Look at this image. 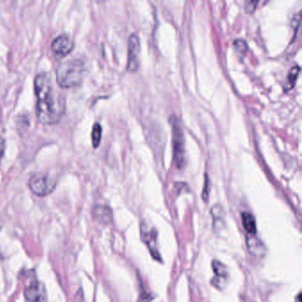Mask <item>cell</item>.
Wrapping results in <instances>:
<instances>
[{"label":"cell","mask_w":302,"mask_h":302,"mask_svg":"<svg viewBox=\"0 0 302 302\" xmlns=\"http://www.w3.org/2000/svg\"><path fill=\"white\" fill-rule=\"evenodd\" d=\"M102 136V127L98 123H95L91 130V142L94 148H97L100 144Z\"/></svg>","instance_id":"cell-13"},{"label":"cell","mask_w":302,"mask_h":302,"mask_svg":"<svg viewBox=\"0 0 302 302\" xmlns=\"http://www.w3.org/2000/svg\"><path fill=\"white\" fill-rule=\"evenodd\" d=\"M299 73V66H293V67L290 69L289 73H288V75H287V80L289 82V85H291V86H293V85L295 84L296 79L298 77Z\"/></svg>","instance_id":"cell-14"},{"label":"cell","mask_w":302,"mask_h":302,"mask_svg":"<svg viewBox=\"0 0 302 302\" xmlns=\"http://www.w3.org/2000/svg\"><path fill=\"white\" fill-rule=\"evenodd\" d=\"M257 4H258V1H248V2H247L246 3V9H247V12L252 13L253 11H254Z\"/></svg>","instance_id":"cell-18"},{"label":"cell","mask_w":302,"mask_h":302,"mask_svg":"<svg viewBox=\"0 0 302 302\" xmlns=\"http://www.w3.org/2000/svg\"><path fill=\"white\" fill-rule=\"evenodd\" d=\"M300 297H301V294L299 293V295H298V297H297V302H301L300 301Z\"/></svg>","instance_id":"cell-19"},{"label":"cell","mask_w":302,"mask_h":302,"mask_svg":"<svg viewBox=\"0 0 302 302\" xmlns=\"http://www.w3.org/2000/svg\"><path fill=\"white\" fill-rule=\"evenodd\" d=\"M93 218L99 224H108L113 219V213L110 208L103 205H97L92 211Z\"/></svg>","instance_id":"cell-9"},{"label":"cell","mask_w":302,"mask_h":302,"mask_svg":"<svg viewBox=\"0 0 302 302\" xmlns=\"http://www.w3.org/2000/svg\"><path fill=\"white\" fill-rule=\"evenodd\" d=\"M142 237L143 239L146 242L147 247L149 248L150 252L152 253L153 257L155 258V260H159V252L157 249V246H156V232L153 230L148 231L146 230L144 231L142 230Z\"/></svg>","instance_id":"cell-11"},{"label":"cell","mask_w":302,"mask_h":302,"mask_svg":"<svg viewBox=\"0 0 302 302\" xmlns=\"http://www.w3.org/2000/svg\"><path fill=\"white\" fill-rule=\"evenodd\" d=\"M139 38L136 33L130 34L128 40V62L127 69L130 72H135L139 66Z\"/></svg>","instance_id":"cell-6"},{"label":"cell","mask_w":302,"mask_h":302,"mask_svg":"<svg viewBox=\"0 0 302 302\" xmlns=\"http://www.w3.org/2000/svg\"><path fill=\"white\" fill-rule=\"evenodd\" d=\"M208 175L206 174V176H205V187L204 190H203V192H202V198H204L205 200H207L208 199Z\"/></svg>","instance_id":"cell-17"},{"label":"cell","mask_w":302,"mask_h":302,"mask_svg":"<svg viewBox=\"0 0 302 302\" xmlns=\"http://www.w3.org/2000/svg\"><path fill=\"white\" fill-rule=\"evenodd\" d=\"M234 46H235V48L237 49V51L239 52H247V42L242 38H237L234 41L233 43Z\"/></svg>","instance_id":"cell-15"},{"label":"cell","mask_w":302,"mask_h":302,"mask_svg":"<svg viewBox=\"0 0 302 302\" xmlns=\"http://www.w3.org/2000/svg\"><path fill=\"white\" fill-rule=\"evenodd\" d=\"M85 72L82 58H69L59 64L56 70V82L62 88H72L81 84Z\"/></svg>","instance_id":"cell-2"},{"label":"cell","mask_w":302,"mask_h":302,"mask_svg":"<svg viewBox=\"0 0 302 302\" xmlns=\"http://www.w3.org/2000/svg\"><path fill=\"white\" fill-rule=\"evenodd\" d=\"M24 296L29 302H47L46 288L37 280H32L27 285Z\"/></svg>","instance_id":"cell-7"},{"label":"cell","mask_w":302,"mask_h":302,"mask_svg":"<svg viewBox=\"0 0 302 302\" xmlns=\"http://www.w3.org/2000/svg\"><path fill=\"white\" fill-rule=\"evenodd\" d=\"M173 134V152L174 162L178 169H182L185 165V138L182 126L177 117L173 115L171 119Z\"/></svg>","instance_id":"cell-3"},{"label":"cell","mask_w":302,"mask_h":302,"mask_svg":"<svg viewBox=\"0 0 302 302\" xmlns=\"http://www.w3.org/2000/svg\"><path fill=\"white\" fill-rule=\"evenodd\" d=\"M75 47V41L68 34H61L56 36L51 45V49L53 54L57 58H64L71 53Z\"/></svg>","instance_id":"cell-5"},{"label":"cell","mask_w":302,"mask_h":302,"mask_svg":"<svg viewBox=\"0 0 302 302\" xmlns=\"http://www.w3.org/2000/svg\"><path fill=\"white\" fill-rule=\"evenodd\" d=\"M242 224H243L245 231H247L248 235L256 234V222L253 214L247 212H244L242 214Z\"/></svg>","instance_id":"cell-12"},{"label":"cell","mask_w":302,"mask_h":302,"mask_svg":"<svg viewBox=\"0 0 302 302\" xmlns=\"http://www.w3.org/2000/svg\"><path fill=\"white\" fill-rule=\"evenodd\" d=\"M5 151H6V139L4 138L3 136H0V164L3 159Z\"/></svg>","instance_id":"cell-16"},{"label":"cell","mask_w":302,"mask_h":302,"mask_svg":"<svg viewBox=\"0 0 302 302\" xmlns=\"http://www.w3.org/2000/svg\"><path fill=\"white\" fill-rule=\"evenodd\" d=\"M247 247L254 256L260 257L265 254L266 248L263 242L255 235H248L247 238Z\"/></svg>","instance_id":"cell-10"},{"label":"cell","mask_w":302,"mask_h":302,"mask_svg":"<svg viewBox=\"0 0 302 302\" xmlns=\"http://www.w3.org/2000/svg\"><path fill=\"white\" fill-rule=\"evenodd\" d=\"M55 179L47 175H34L29 180L30 191L39 197L51 194L56 187Z\"/></svg>","instance_id":"cell-4"},{"label":"cell","mask_w":302,"mask_h":302,"mask_svg":"<svg viewBox=\"0 0 302 302\" xmlns=\"http://www.w3.org/2000/svg\"><path fill=\"white\" fill-rule=\"evenodd\" d=\"M212 267L214 272V277L212 284L216 288H223L226 285L228 281V270L226 266L219 260H214L212 263Z\"/></svg>","instance_id":"cell-8"},{"label":"cell","mask_w":302,"mask_h":302,"mask_svg":"<svg viewBox=\"0 0 302 302\" xmlns=\"http://www.w3.org/2000/svg\"><path fill=\"white\" fill-rule=\"evenodd\" d=\"M36 116L45 125L58 124L66 110L65 98L56 90L52 75L40 72L34 79Z\"/></svg>","instance_id":"cell-1"}]
</instances>
